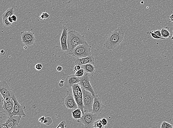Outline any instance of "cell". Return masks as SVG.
<instances>
[{
    "label": "cell",
    "mask_w": 173,
    "mask_h": 128,
    "mask_svg": "<svg viewBox=\"0 0 173 128\" xmlns=\"http://www.w3.org/2000/svg\"><path fill=\"white\" fill-rule=\"evenodd\" d=\"M126 30L119 27L110 33L106 40L104 47L109 51L113 50L119 45L124 40Z\"/></svg>",
    "instance_id": "cell-1"
},
{
    "label": "cell",
    "mask_w": 173,
    "mask_h": 128,
    "mask_svg": "<svg viewBox=\"0 0 173 128\" xmlns=\"http://www.w3.org/2000/svg\"><path fill=\"white\" fill-rule=\"evenodd\" d=\"M87 43L84 35H81L75 30H70L68 33L67 44L68 49L65 52L68 55H70L77 46Z\"/></svg>",
    "instance_id": "cell-2"
},
{
    "label": "cell",
    "mask_w": 173,
    "mask_h": 128,
    "mask_svg": "<svg viewBox=\"0 0 173 128\" xmlns=\"http://www.w3.org/2000/svg\"><path fill=\"white\" fill-rule=\"evenodd\" d=\"M92 46H89L87 43L77 46L72 52L70 55L77 58H82L92 55L91 52Z\"/></svg>",
    "instance_id": "cell-3"
},
{
    "label": "cell",
    "mask_w": 173,
    "mask_h": 128,
    "mask_svg": "<svg viewBox=\"0 0 173 128\" xmlns=\"http://www.w3.org/2000/svg\"><path fill=\"white\" fill-rule=\"evenodd\" d=\"M82 91L84 113L86 112H92L94 102V96L89 91L84 89H82Z\"/></svg>",
    "instance_id": "cell-4"
},
{
    "label": "cell",
    "mask_w": 173,
    "mask_h": 128,
    "mask_svg": "<svg viewBox=\"0 0 173 128\" xmlns=\"http://www.w3.org/2000/svg\"><path fill=\"white\" fill-rule=\"evenodd\" d=\"M98 115L92 112H86L82 116L81 119H78L77 122L84 125L85 128H94V121L97 119Z\"/></svg>",
    "instance_id": "cell-5"
},
{
    "label": "cell",
    "mask_w": 173,
    "mask_h": 128,
    "mask_svg": "<svg viewBox=\"0 0 173 128\" xmlns=\"http://www.w3.org/2000/svg\"><path fill=\"white\" fill-rule=\"evenodd\" d=\"M0 91L1 95L6 101L12 99V97L15 95L12 89L5 81L0 82Z\"/></svg>",
    "instance_id": "cell-6"
},
{
    "label": "cell",
    "mask_w": 173,
    "mask_h": 128,
    "mask_svg": "<svg viewBox=\"0 0 173 128\" xmlns=\"http://www.w3.org/2000/svg\"><path fill=\"white\" fill-rule=\"evenodd\" d=\"M63 104L67 108L70 109H76L78 108L75 100L73 93L67 91L65 97L63 99Z\"/></svg>",
    "instance_id": "cell-7"
},
{
    "label": "cell",
    "mask_w": 173,
    "mask_h": 128,
    "mask_svg": "<svg viewBox=\"0 0 173 128\" xmlns=\"http://www.w3.org/2000/svg\"><path fill=\"white\" fill-rule=\"evenodd\" d=\"M80 79L79 84L81 86L82 89L89 91L92 93L94 96L96 95L93 88L91 84L88 73L85 72L84 76L80 78Z\"/></svg>",
    "instance_id": "cell-8"
},
{
    "label": "cell",
    "mask_w": 173,
    "mask_h": 128,
    "mask_svg": "<svg viewBox=\"0 0 173 128\" xmlns=\"http://www.w3.org/2000/svg\"><path fill=\"white\" fill-rule=\"evenodd\" d=\"M22 43L28 47L33 46L35 42V33L30 31H23L21 32Z\"/></svg>",
    "instance_id": "cell-9"
},
{
    "label": "cell",
    "mask_w": 173,
    "mask_h": 128,
    "mask_svg": "<svg viewBox=\"0 0 173 128\" xmlns=\"http://www.w3.org/2000/svg\"><path fill=\"white\" fill-rule=\"evenodd\" d=\"M22 117L16 115L8 118L5 122L0 125L1 128H15L19 126Z\"/></svg>",
    "instance_id": "cell-10"
},
{
    "label": "cell",
    "mask_w": 173,
    "mask_h": 128,
    "mask_svg": "<svg viewBox=\"0 0 173 128\" xmlns=\"http://www.w3.org/2000/svg\"><path fill=\"white\" fill-rule=\"evenodd\" d=\"M12 99L14 101V104L13 111L10 115V117L16 116V115H18V116L23 117L26 116V115H25V112L24 111L25 108V106L20 105L15 95L12 97Z\"/></svg>",
    "instance_id": "cell-11"
},
{
    "label": "cell",
    "mask_w": 173,
    "mask_h": 128,
    "mask_svg": "<svg viewBox=\"0 0 173 128\" xmlns=\"http://www.w3.org/2000/svg\"><path fill=\"white\" fill-rule=\"evenodd\" d=\"M94 102L92 112L94 114L98 115L104 110L105 106L98 95L96 94L94 95Z\"/></svg>",
    "instance_id": "cell-12"
},
{
    "label": "cell",
    "mask_w": 173,
    "mask_h": 128,
    "mask_svg": "<svg viewBox=\"0 0 173 128\" xmlns=\"http://www.w3.org/2000/svg\"><path fill=\"white\" fill-rule=\"evenodd\" d=\"M68 29L67 27H64L60 40L62 52H66L68 51L67 39H68Z\"/></svg>",
    "instance_id": "cell-13"
},
{
    "label": "cell",
    "mask_w": 173,
    "mask_h": 128,
    "mask_svg": "<svg viewBox=\"0 0 173 128\" xmlns=\"http://www.w3.org/2000/svg\"><path fill=\"white\" fill-rule=\"evenodd\" d=\"M80 80V78L76 76L75 74L70 75L66 78L64 85L67 88H70L74 85L79 84Z\"/></svg>",
    "instance_id": "cell-14"
},
{
    "label": "cell",
    "mask_w": 173,
    "mask_h": 128,
    "mask_svg": "<svg viewBox=\"0 0 173 128\" xmlns=\"http://www.w3.org/2000/svg\"><path fill=\"white\" fill-rule=\"evenodd\" d=\"M94 62H95V60L93 55L87 57L82 58H76L74 60L75 64L81 65V66L89 63H91L94 64Z\"/></svg>",
    "instance_id": "cell-15"
},
{
    "label": "cell",
    "mask_w": 173,
    "mask_h": 128,
    "mask_svg": "<svg viewBox=\"0 0 173 128\" xmlns=\"http://www.w3.org/2000/svg\"><path fill=\"white\" fill-rule=\"evenodd\" d=\"M14 104V101L12 99L7 101L4 100V105L2 108H0V109H3L7 112L10 116L11 113L13 111Z\"/></svg>",
    "instance_id": "cell-16"
},
{
    "label": "cell",
    "mask_w": 173,
    "mask_h": 128,
    "mask_svg": "<svg viewBox=\"0 0 173 128\" xmlns=\"http://www.w3.org/2000/svg\"><path fill=\"white\" fill-rule=\"evenodd\" d=\"M81 68L83 69L86 73L93 74L95 72V67L92 64H86L81 65Z\"/></svg>",
    "instance_id": "cell-17"
},
{
    "label": "cell",
    "mask_w": 173,
    "mask_h": 128,
    "mask_svg": "<svg viewBox=\"0 0 173 128\" xmlns=\"http://www.w3.org/2000/svg\"><path fill=\"white\" fill-rule=\"evenodd\" d=\"M72 116L73 119L77 120L81 119L82 118V113L81 109L78 108L77 109H75L74 111L71 112Z\"/></svg>",
    "instance_id": "cell-18"
},
{
    "label": "cell",
    "mask_w": 173,
    "mask_h": 128,
    "mask_svg": "<svg viewBox=\"0 0 173 128\" xmlns=\"http://www.w3.org/2000/svg\"><path fill=\"white\" fill-rule=\"evenodd\" d=\"M14 13V9L13 7L10 8L7 10L2 15V19H7L9 16L13 15Z\"/></svg>",
    "instance_id": "cell-19"
},
{
    "label": "cell",
    "mask_w": 173,
    "mask_h": 128,
    "mask_svg": "<svg viewBox=\"0 0 173 128\" xmlns=\"http://www.w3.org/2000/svg\"><path fill=\"white\" fill-rule=\"evenodd\" d=\"M161 31L162 36V37L163 38L165 39V38L171 37V33L167 28H163L162 29Z\"/></svg>",
    "instance_id": "cell-20"
},
{
    "label": "cell",
    "mask_w": 173,
    "mask_h": 128,
    "mask_svg": "<svg viewBox=\"0 0 173 128\" xmlns=\"http://www.w3.org/2000/svg\"><path fill=\"white\" fill-rule=\"evenodd\" d=\"M93 127L94 128H102L105 127L101 123L100 120H97L94 121Z\"/></svg>",
    "instance_id": "cell-21"
},
{
    "label": "cell",
    "mask_w": 173,
    "mask_h": 128,
    "mask_svg": "<svg viewBox=\"0 0 173 128\" xmlns=\"http://www.w3.org/2000/svg\"><path fill=\"white\" fill-rule=\"evenodd\" d=\"M85 72V70L81 68L78 71H76L75 75L78 77L81 78L84 76Z\"/></svg>",
    "instance_id": "cell-22"
},
{
    "label": "cell",
    "mask_w": 173,
    "mask_h": 128,
    "mask_svg": "<svg viewBox=\"0 0 173 128\" xmlns=\"http://www.w3.org/2000/svg\"><path fill=\"white\" fill-rule=\"evenodd\" d=\"M173 127L172 124L166 121H163L161 124V128H172Z\"/></svg>",
    "instance_id": "cell-23"
},
{
    "label": "cell",
    "mask_w": 173,
    "mask_h": 128,
    "mask_svg": "<svg viewBox=\"0 0 173 128\" xmlns=\"http://www.w3.org/2000/svg\"><path fill=\"white\" fill-rule=\"evenodd\" d=\"M53 122L52 119L50 117H47L45 119L44 123L43 124H46V125L49 126L52 124Z\"/></svg>",
    "instance_id": "cell-24"
},
{
    "label": "cell",
    "mask_w": 173,
    "mask_h": 128,
    "mask_svg": "<svg viewBox=\"0 0 173 128\" xmlns=\"http://www.w3.org/2000/svg\"><path fill=\"white\" fill-rule=\"evenodd\" d=\"M50 17V15L46 12H43L40 16L39 18L40 20H45L46 19L49 18Z\"/></svg>",
    "instance_id": "cell-25"
},
{
    "label": "cell",
    "mask_w": 173,
    "mask_h": 128,
    "mask_svg": "<svg viewBox=\"0 0 173 128\" xmlns=\"http://www.w3.org/2000/svg\"><path fill=\"white\" fill-rule=\"evenodd\" d=\"M149 33L151 35L152 37L154 38L155 39L163 40L165 39L164 38L161 37H160L158 36L157 35L154 33L153 31H150Z\"/></svg>",
    "instance_id": "cell-26"
},
{
    "label": "cell",
    "mask_w": 173,
    "mask_h": 128,
    "mask_svg": "<svg viewBox=\"0 0 173 128\" xmlns=\"http://www.w3.org/2000/svg\"><path fill=\"white\" fill-rule=\"evenodd\" d=\"M3 24L6 27H9L12 25V23L9 21L8 18L3 19Z\"/></svg>",
    "instance_id": "cell-27"
},
{
    "label": "cell",
    "mask_w": 173,
    "mask_h": 128,
    "mask_svg": "<svg viewBox=\"0 0 173 128\" xmlns=\"http://www.w3.org/2000/svg\"><path fill=\"white\" fill-rule=\"evenodd\" d=\"M67 127L66 122L65 121H62L60 124H59L58 126H57V128H65Z\"/></svg>",
    "instance_id": "cell-28"
},
{
    "label": "cell",
    "mask_w": 173,
    "mask_h": 128,
    "mask_svg": "<svg viewBox=\"0 0 173 128\" xmlns=\"http://www.w3.org/2000/svg\"><path fill=\"white\" fill-rule=\"evenodd\" d=\"M100 121L101 123H102V124L104 126V127H105L108 124V120H107L106 118H102V119H100Z\"/></svg>",
    "instance_id": "cell-29"
},
{
    "label": "cell",
    "mask_w": 173,
    "mask_h": 128,
    "mask_svg": "<svg viewBox=\"0 0 173 128\" xmlns=\"http://www.w3.org/2000/svg\"><path fill=\"white\" fill-rule=\"evenodd\" d=\"M43 65L41 64L38 63L35 66V68L37 71H41L43 68Z\"/></svg>",
    "instance_id": "cell-30"
},
{
    "label": "cell",
    "mask_w": 173,
    "mask_h": 128,
    "mask_svg": "<svg viewBox=\"0 0 173 128\" xmlns=\"http://www.w3.org/2000/svg\"><path fill=\"white\" fill-rule=\"evenodd\" d=\"M153 32L155 34L158 36L160 37H162V36L161 31L160 30H157L156 31H153Z\"/></svg>",
    "instance_id": "cell-31"
},
{
    "label": "cell",
    "mask_w": 173,
    "mask_h": 128,
    "mask_svg": "<svg viewBox=\"0 0 173 128\" xmlns=\"http://www.w3.org/2000/svg\"><path fill=\"white\" fill-rule=\"evenodd\" d=\"M81 65H75L74 68V70L75 71H77L78 70L81 69Z\"/></svg>",
    "instance_id": "cell-32"
},
{
    "label": "cell",
    "mask_w": 173,
    "mask_h": 128,
    "mask_svg": "<svg viewBox=\"0 0 173 128\" xmlns=\"http://www.w3.org/2000/svg\"><path fill=\"white\" fill-rule=\"evenodd\" d=\"M45 118V116H43L41 117L40 118H39V119H38V121H39V122H40L41 124H43Z\"/></svg>",
    "instance_id": "cell-33"
},
{
    "label": "cell",
    "mask_w": 173,
    "mask_h": 128,
    "mask_svg": "<svg viewBox=\"0 0 173 128\" xmlns=\"http://www.w3.org/2000/svg\"><path fill=\"white\" fill-rule=\"evenodd\" d=\"M57 70L58 71L60 72L62 71V70H63V68H62V67L61 66H60V65H59V66H58L57 67Z\"/></svg>",
    "instance_id": "cell-34"
},
{
    "label": "cell",
    "mask_w": 173,
    "mask_h": 128,
    "mask_svg": "<svg viewBox=\"0 0 173 128\" xmlns=\"http://www.w3.org/2000/svg\"><path fill=\"white\" fill-rule=\"evenodd\" d=\"M12 17L13 22H16L17 21V19L16 16L13 14V15L12 16Z\"/></svg>",
    "instance_id": "cell-35"
},
{
    "label": "cell",
    "mask_w": 173,
    "mask_h": 128,
    "mask_svg": "<svg viewBox=\"0 0 173 128\" xmlns=\"http://www.w3.org/2000/svg\"><path fill=\"white\" fill-rule=\"evenodd\" d=\"M8 19L9 21L11 23H13V20H12V16H9L8 17Z\"/></svg>",
    "instance_id": "cell-36"
},
{
    "label": "cell",
    "mask_w": 173,
    "mask_h": 128,
    "mask_svg": "<svg viewBox=\"0 0 173 128\" xmlns=\"http://www.w3.org/2000/svg\"><path fill=\"white\" fill-rule=\"evenodd\" d=\"M1 55H4L5 54H6V52H5L4 50H3V49H1Z\"/></svg>",
    "instance_id": "cell-37"
},
{
    "label": "cell",
    "mask_w": 173,
    "mask_h": 128,
    "mask_svg": "<svg viewBox=\"0 0 173 128\" xmlns=\"http://www.w3.org/2000/svg\"><path fill=\"white\" fill-rule=\"evenodd\" d=\"M171 21L172 22V23L173 24V14H172L170 16H169Z\"/></svg>",
    "instance_id": "cell-38"
},
{
    "label": "cell",
    "mask_w": 173,
    "mask_h": 128,
    "mask_svg": "<svg viewBox=\"0 0 173 128\" xmlns=\"http://www.w3.org/2000/svg\"><path fill=\"white\" fill-rule=\"evenodd\" d=\"M59 86L60 87H63V86H64V83H59Z\"/></svg>",
    "instance_id": "cell-39"
},
{
    "label": "cell",
    "mask_w": 173,
    "mask_h": 128,
    "mask_svg": "<svg viewBox=\"0 0 173 128\" xmlns=\"http://www.w3.org/2000/svg\"><path fill=\"white\" fill-rule=\"evenodd\" d=\"M65 82V80L63 79H61L60 82H59V83H64V84Z\"/></svg>",
    "instance_id": "cell-40"
},
{
    "label": "cell",
    "mask_w": 173,
    "mask_h": 128,
    "mask_svg": "<svg viewBox=\"0 0 173 128\" xmlns=\"http://www.w3.org/2000/svg\"><path fill=\"white\" fill-rule=\"evenodd\" d=\"M171 40H173V34L172 38H171Z\"/></svg>",
    "instance_id": "cell-41"
}]
</instances>
